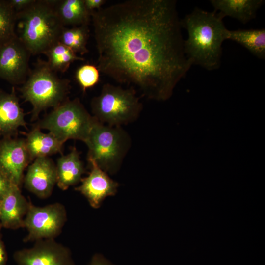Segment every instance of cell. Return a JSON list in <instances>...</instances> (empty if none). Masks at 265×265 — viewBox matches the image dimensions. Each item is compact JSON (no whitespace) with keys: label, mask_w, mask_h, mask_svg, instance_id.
I'll return each instance as SVG.
<instances>
[{"label":"cell","mask_w":265,"mask_h":265,"mask_svg":"<svg viewBox=\"0 0 265 265\" xmlns=\"http://www.w3.org/2000/svg\"><path fill=\"white\" fill-rule=\"evenodd\" d=\"M180 20L174 0H128L94 11L100 72L149 99H168L192 65Z\"/></svg>","instance_id":"obj_1"},{"label":"cell","mask_w":265,"mask_h":265,"mask_svg":"<svg viewBox=\"0 0 265 265\" xmlns=\"http://www.w3.org/2000/svg\"><path fill=\"white\" fill-rule=\"evenodd\" d=\"M180 23L187 32V38L184 42V51L192 65H199L209 71L218 69L228 29L223 18L215 11L196 7Z\"/></svg>","instance_id":"obj_2"},{"label":"cell","mask_w":265,"mask_h":265,"mask_svg":"<svg viewBox=\"0 0 265 265\" xmlns=\"http://www.w3.org/2000/svg\"><path fill=\"white\" fill-rule=\"evenodd\" d=\"M56 0H35L27 8L16 13L19 35L31 54L44 53L59 41L64 26L55 10Z\"/></svg>","instance_id":"obj_3"},{"label":"cell","mask_w":265,"mask_h":265,"mask_svg":"<svg viewBox=\"0 0 265 265\" xmlns=\"http://www.w3.org/2000/svg\"><path fill=\"white\" fill-rule=\"evenodd\" d=\"M70 81L59 78L47 62L39 60L20 88L23 98L32 106V121L40 112L50 107L58 106L68 98Z\"/></svg>","instance_id":"obj_4"},{"label":"cell","mask_w":265,"mask_h":265,"mask_svg":"<svg viewBox=\"0 0 265 265\" xmlns=\"http://www.w3.org/2000/svg\"><path fill=\"white\" fill-rule=\"evenodd\" d=\"M92 113L100 123L111 126H120L137 119L142 104L136 91L111 83L104 84L100 94L91 102Z\"/></svg>","instance_id":"obj_5"},{"label":"cell","mask_w":265,"mask_h":265,"mask_svg":"<svg viewBox=\"0 0 265 265\" xmlns=\"http://www.w3.org/2000/svg\"><path fill=\"white\" fill-rule=\"evenodd\" d=\"M87 159L106 173L113 174L120 167L131 145L128 133L120 126L94 124L85 142Z\"/></svg>","instance_id":"obj_6"},{"label":"cell","mask_w":265,"mask_h":265,"mask_svg":"<svg viewBox=\"0 0 265 265\" xmlns=\"http://www.w3.org/2000/svg\"><path fill=\"white\" fill-rule=\"evenodd\" d=\"M96 120L76 98L53 108L34 127L49 131L63 143L69 139L85 143Z\"/></svg>","instance_id":"obj_7"},{"label":"cell","mask_w":265,"mask_h":265,"mask_svg":"<svg viewBox=\"0 0 265 265\" xmlns=\"http://www.w3.org/2000/svg\"><path fill=\"white\" fill-rule=\"evenodd\" d=\"M66 221L67 212L62 204L56 202L40 207L30 201L23 226L27 233L23 241L54 239L61 233Z\"/></svg>","instance_id":"obj_8"},{"label":"cell","mask_w":265,"mask_h":265,"mask_svg":"<svg viewBox=\"0 0 265 265\" xmlns=\"http://www.w3.org/2000/svg\"><path fill=\"white\" fill-rule=\"evenodd\" d=\"M13 259L17 265H75L69 249L54 239L36 241L30 248L15 251Z\"/></svg>","instance_id":"obj_9"},{"label":"cell","mask_w":265,"mask_h":265,"mask_svg":"<svg viewBox=\"0 0 265 265\" xmlns=\"http://www.w3.org/2000/svg\"><path fill=\"white\" fill-rule=\"evenodd\" d=\"M31 53L17 37L0 46V78L13 85L23 84L30 70Z\"/></svg>","instance_id":"obj_10"},{"label":"cell","mask_w":265,"mask_h":265,"mask_svg":"<svg viewBox=\"0 0 265 265\" xmlns=\"http://www.w3.org/2000/svg\"><path fill=\"white\" fill-rule=\"evenodd\" d=\"M31 161L25 139L4 137L0 140V171L13 185L21 187Z\"/></svg>","instance_id":"obj_11"},{"label":"cell","mask_w":265,"mask_h":265,"mask_svg":"<svg viewBox=\"0 0 265 265\" xmlns=\"http://www.w3.org/2000/svg\"><path fill=\"white\" fill-rule=\"evenodd\" d=\"M23 183L25 188L38 197H50L56 184L55 164L49 157L35 159L28 165Z\"/></svg>","instance_id":"obj_12"},{"label":"cell","mask_w":265,"mask_h":265,"mask_svg":"<svg viewBox=\"0 0 265 265\" xmlns=\"http://www.w3.org/2000/svg\"><path fill=\"white\" fill-rule=\"evenodd\" d=\"M89 163L91 171L89 175L81 179V185L75 190L81 193L93 208H98L105 198L115 195L118 184L95 163Z\"/></svg>","instance_id":"obj_13"},{"label":"cell","mask_w":265,"mask_h":265,"mask_svg":"<svg viewBox=\"0 0 265 265\" xmlns=\"http://www.w3.org/2000/svg\"><path fill=\"white\" fill-rule=\"evenodd\" d=\"M25 115L15 88L10 93L0 89V135L11 137L19 127L26 128Z\"/></svg>","instance_id":"obj_14"},{"label":"cell","mask_w":265,"mask_h":265,"mask_svg":"<svg viewBox=\"0 0 265 265\" xmlns=\"http://www.w3.org/2000/svg\"><path fill=\"white\" fill-rule=\"evenodd\" d=\"M29 204L30 201L22 194L20 188L14 185L0 203L2 227L10 229L23 228Z\"/></svg>","instance_id":"obj_15"},{"label":"cell","mask_w":265,"mask_h":265,"mask_svg":"<svg viewBox=\"0 0 265 265\" xmlns=\"http://www.w3.org/2000/svg\"><path fill=\"white\" fill-rule=\"evenodd\" d=\"M56 165V185L62 190L80 183L85 173V168L80 159V153L74 147L69 153L62 155Z\"/></svg>","instance_id":"obj_16"},{"label":"cell","mask_w":265,"mask_h":265,"mask_svg":"<svg viewBox=\"0 0 265 265\" xmlns=\"http://www.w3.org/2000/svg\"><path fill=\"white\" fill-rule=\"evenodd\" d=\"M210 3L223 19L229 16L242 24L255 18L258 10L263 5V0H211Z\"/></svg>","instance_id":"obj_17"},{"label":"cell","mask_w":265,"mask_h":265,"mask_svg":"<svg viewBox=\"0 0 265 265\" xmlns=\"http://www.w3.org/2000/svg\"><path fill=\"white\" fill-rule=\"evenodd\" d=\"M25 142L32 161L38 158L61 153L63 143L51 132H41L34 127L27 134Z\"/></svg>","instance_id":"obj_18"},{"label":"cell","mask_w":265,"mask_h":265,"mask_svg":"<svg viewBox=\"0 0 265 265\" xmlns=\"http://www.w3.org/2000/svg\"><path fill=\"white\" fill-rule=\"evenodd\" d=\"M56 14L64 27L89 26L91 14L86 9L84 0H56Z\"/></svg>","instance_id":"obj_19"},{"label":"cell","mask_w":265,"mask_h":265,"mask_svg":"<svg viewBox=\"0 0 265 265\" xmlns=\"http://www.w3.org/2000/svg\"><path fill=\"white\" fill-rule=\"evenodd\" d=\"M241 45L257 57L265 58V29H248L230 30L226 33V40Z\"/></svg>","instance_id":"obj_20"},{"label":"cell","mask_w":265,"mask_h":265,"mask_svg":"<svg viewBox=\"0 0 265 265\" xmlns=\"http://www.w3.org/2000/svg\"><path fill=\"white\" fill-rule=\"evenodd\" d=\"M49 66L53 71L64 73L75 61H83L84 58L79 56L71 49L59 41L52 45L44 53Z\"/></svg>","instance_id":"obj_21"},{"label":"cell","mask_w":265,"mask_h":265,"mask_svg":"<svg viewBox=\"0 0 265 265\" xmlns=\"http://www.w3.org/2000/svg\"><path fill=\"white\" fill-rule=\"evenodd\" d=\"M89 35L88 26L64 27L60 34L59 41L76 54L84 55L88 52L87 44Z\"/></svg>","instance_id":"obj_22"},{"label":"cell","mask_w":265,"mask_h":265,"mask_svg":"<svg viewBox=\"0 0 265 265\" xmlns=\"http://www.w3.org/2000/svg\"><path fill=\"white\" fill-rule=\"evenodd\" d=\"M17 14L8 0H0V46L17 36Z\"/></svg>","instance_id":"obj_23"},{"label":"cell","mask_w":265,"mask_h":265,"mask_svg":"<svg viewBox=\"0 0 265 265\" xmlns=\"http://www.w3.org/2000/svg\"><path fill=\"white\" fill-rule=\"evenodd\" d=\"M100 73L97 66L88 63L84 64L77 69L75 78L83 92L98 83Z\"/></svg>","instance_id":"obj_24"},{"label":"cell","mask_w":265,"mask_h":265,"mask_svg":"<svg viewBox=\"0 0 265 265\" xmlns=\"http://www.w3.org/2000/svg\"><path fill=\"white\" fill-rule=\"evenodd\" d=\"M14 185H13L0 171V203L11 190Z\"/></svg>","instance_id":"obj_25"},{"label":"cell","mask_w":265,"mask_h":265,"mask_svg":"<svg viewBox=\"0 0 265 265\" xmlns=\"http://www.w3.org/2000/svg\"><path fill=\"white\" fill-rule=\"evenodd\" d=\"M9 2L16 13L30 6L35 0H8Z\"/></svg>","instance_id":"obj_26"},{"label":"cell","mask_w":265,"mask_h":265,"mask_svg":"<svg viewBox=\"0 0 265 265\" xmlns=\"http://www.w3.org/2000/svg\"><path fill=\"white\" fill-rule=\"evenodd\" d=\"M106 2L105 0H84L85 7L91 14L101 9Z\"/></svg>","instance_id":"obj_27"},{"label":"cell","mask_w":265,"mask_h":265,"mask_svg":"<svg viewBox=\"0 0 265 265\" xmlns=\"http://www.w3.org/2000/svg\"><path fill=\"white\" fill-rule=\"evenodd\" d=\"M7 251L0 233V265H7Z\"/></svg>","instance_id":"obj_28"},{"label":"cell","mask_w":265,"mask_h":265,"mask_svg":"<svg viewBox=\"0 0 265 265\" xmlns=\"http://www.w3.org/2000/svg\"><path fill=\"white\" fill-rule=\"evenodd\" d=\"M88 265H113L105 259L102 255H94Z\"/></svg>","instance_id":"obj_29"},{"label":"cell","mask_w":265,"mask_h":265,"mask_svg":"<svg viewBox=\"0 0 265 265\" xmlns=\"http://www.w3.org/2000/svg\"><path fill=\"white\" fill-rule=\"evenodd\" d=\"M1 228H2V227L1 223L0 212V231L1 229Z\"/></svg>","instance_id":"obj_30"}]
</instances>
